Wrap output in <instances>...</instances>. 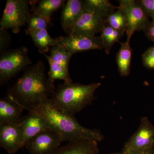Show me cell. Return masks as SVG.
<instances>
[{"mask_svg":"<svg viewBox=\"0 0 154 154\" xmlns=\"http://www.w3.org/2000/svg\"><path fill=\"white\" fill-rule=\"evenodd\" d=\"M105 21V19L97 14L84 8L69 35L80 34L95 36L97 33L102 32Z\"/></svg>","mask_w":154,"mask_h":154,"instance_id":"cell-11","label":"cell"},{"mask_svg":"<svg viewBox=\"0 0 154 154\" xmlns=\"http://www.w3.org/2000/svg\"><path fill=\"white\" fill-rule=\"evenodd\" d=\"M59 44L72 55L77 53L104 48L100 36L80 34H71L56 38Z\"/></svg>","mask_w":154,"mask_h":154,"instance_id":"cell-7","label":"cell"},{"mask_svg":"<svg viewBox=\"0 0 154 154\" xmlns=\"http://www.w3.org/2000/svg\"><path fill=\"white\" fill-rule=\"evenodd\" d=\"M136 2L142 8L147 15L154 20V0H138Z\"/></svg>","mask_w":154,"mask_h":154,"instance_id":"cell-27","label":"cell"},{"mask_svg":"<svg viewBox=\"0 0 154 154\" xmlns=\"http://www.w3.org/2000/svg\"><path fill=\"white\" fill-rule=\"evenodd\" d=\"M25 33L31 36L38 52L42 54L48 52L50 47L59 45L56 38H52L45 29L36 30L28 28L25 30Z\"/></svg>","mask_w":154,"mask_h":154,"instance_id":"cell-16","label":"cell"},{"mask_svg":"<svg viewBox=\"0 0 154 154\" xmlns=\"http://www.w3.org/2000/svg\"><path fill=\"white\" fill-rule=\"evenodd\" d=\"M0 146L11 154L16 153L24 146L23 132L19 123L0 125Z\"/></svg>","mask_w":154,"mask_h":154,"instance_id":"cell-10","label":"cell"},{"mask_svg":"<svg viewBox=\"0 0 154 154\" xmlns=\"http://www.w3.org/2000/svg\"><path fill=\"white\" fill-rule=\"evenodd\" d=\"M50 57L53 60L69 70V64L72 55L62 46L59 45L50 48Z\"/></svg>","mask_w":154,"mask_h":154,"instance_id":"cell-23","label":"cell"},{"mask_svg":"<svg viewBox=\"0 0 154 154\" xmlns=\"http://www.w3.org/2000/svg\"><path fill=\"white\" fill-rule=\"evenodd\" d=\"M24 108L9 96L0 99V125L6 123H19Z\"/></svg>","mask_w":154,"mask_h":154,"instance_id":"cell-14","label":"cell"},{"mask_svg":"<svg viewBox=\"0 0 154 154\" xmlns=\"http://www.w3.org/2000/svg\"><path fill=\"white\" fill-rule=\"evenodd\" d=\"M118 2V8L123 11L126 17L127 39L130 40L135 31L144 30L150 22L149 17L135 0H119Z\"/></svg>","mask_w":154,"mask_h":154,"instance_id":"cell-6","label":"cell"},{"mask_svg":"<svg viewBox=\"0 0 154 154\" xmlns=\"http://www.w3.org/2000/svg\"><path fill=\"white\" fill-rule=\"evenodd\" d=\"M84 9L83 1L68 0L61 15V25L68 35L79 18Z\"/></svg>","mask_w":154,"mask_h":154,"instance_id":"cell-13","label":"cell"},{"mask_svg":"<svg viewBox=\"0 0 154 154\" xmlns=\"http://www.w3.org/2000/svg\"><path fill=\"white\" fill-rule=\"evenodd\" d=\"M154 147V126L147 117H143L137 129L125 144L121 152Z\"/></svg>","mask_w":154,"mask_h":154,"instance_id":"cell-8","label":"cell"},{"mask_svg":"<svg viewBox=\"0 0 154 154\" xmlns=\"http://www.w3.org/2000/svg\"><path fill=\"white\" fill-rule=\"evenodd\" d=\"M105 24L116 30L126 32L127 23L126 17L121 9L118 8L105 19Z\"/></svg>","mask_w":154,"mask_h":154,"instance_id":"cell-22","label":"cell"},{"mask_svg":"<svg viewBox=\"0 0 154 154\" xmlns=\"http://www.w3.org/2000/svg\"><path fill=\"white\" fill-rule=\"evenodd\" d=\"M63 141L62 138L49 128L28 141L25 146L29 154H51Z\"/></svg>","mask_w":154,"mask_h":154,"instance_id":"cell-9","label":"cell"},{"mask_svg":"<svg viewBox=\"0 0 154 154\" xmlns=\"http://www.w3.org/2000/svg\"><path fill=\"white\" fill-rule=\"evenodd\" d=\"M98 143L90 140L69 142L51 154H99Z\"/></svg>","mask_w":154,"mask_h":154,"instance_id":"cell-15","label":"cell"},{"mask_svg":"<svg viewBox=\"0 0 154 154\" xmlns=\"http://www.w3.org/2000/svg\"><path fill=\"white\" fill-rule=\"evenodd\" d=\"M84 8L105 19L118 8L108 0H85Z\"/></svg>","mask_w":154,"mask_h":154,"instance_id":"cell-19","label":"cell"},{"mask_svg":"<svg viewBox=\"0 0 154 154\" xmlns=\"http://www.w3.org/2000/svg\"><path fill=\"white\" fill-rule=\"evenodd\" d=\"M29 5L30 1L28 0H8L0 22V29L10 28L13 33H19L28 22Z\"/></svg>","mask_w":154,"mask_h":154,"instance_id":"cell-5","label":"cell"},{"mask_svg":"<svg viewBox=\"0 0 154 154\" xmlns=\"http://www.w3.org/2000/svg\"><path fill=\"white\" fill-rule=\"evenodd\" d=\"M120 153L121 154H154V147L144 149L125 152H120Z\"/></svg>","mask_w":154,"mask_h":154,"instance_id":"cell-29","label":"cell"},{"mask_svg":"<svg viewBox=\"0 0 154 154\" xmlns=\"http://www.w3.org/2000/svg\"><path fill=\"white\" fill-rule=\"evenodd\" d=\"M65 2L64 0L30 1V5L33 14L51 18L54 12L64 7Z\"/></svg>","mask_w":154,"mask_h":154,"instance_id":"cell-17","label":"cell"},{"mask_svg":"<svg viewBox=\"0 0 154 154\" xmlns=\"http://www.w3.org/2000/svg\"><path fill=\"white\" fill-rule=\"evenodd\" d=\"M32 113L41 116L46 120L50 128L57 134L64 141L69 142L90 140L101 142L104 137L96 129L86 128L80 125L74 116L57 109L50 99L45 101Z\"/></svg>","mask_w":154,"mask_h":154,"instance_id":"cell-2","label":"cell"},{"mask_svg":"<svg viewBox=\"0 0 154 154\" xmlns=\"http://www.w3.org/2000/svg\"><path fill=\"white\" fill-rule=\"evenodd\" d=\"M143 31L147 38L154 42V20L149 22Z\"/></svg>","mask_w":154,"mask_h":154,"instance_id":"cell-28","label":"cell"},{"mask_svg":"<svg viewBox=\"0 0 154 154\" xmlns=\"http://www.w3.org/2000/svg\"><path fill=\"white\" fill-rule=\"evenodd\" d=\"M125 33L124 31L116 30L105 23L100 37L107 54H110L113 45L116 42H119V39L124 36Z\"/></svg>","mask_w":154,"mask_h":154,"instance_id":"cell-20","label":"cell"},{"mask_svg":"<svg viewBox=\"0 0 154 154\" xmlns=\"http://www.w3.org/2000/svg\"><path fill=\"white\" fill-rule=\"evenodd\" d=\"M55 89L46 76L44 63L39 60L24 71L21 78L8 88L7 96L33 112L50 99Z\"/></svg>","mask_w":154,"mask_h":154,"instance_id":"cell-1","label":"cell"},{"mask_svg":"<svg viewBox=\"0 0 154 154\" xmlns=\"http://www.w3.org/2000/svg\"><path fill=\"white\" fill-rule=\"evenodd\" d=\"M46 58L49 63L50 69L48 72V79L52 83H54L56 80H62L64 82L66 83H72L69 70L65 68L60 65L56 63L52 60L50 56L43 54Z\"/></svg>","mask_w":154,"mask_h":154,"instance_id":"cell-21","label":"cell"},{"mask_svg":"<svg viewBox=\"0 0 154 154\" xmlns=\"http://www.w3.org/2000/svg\"><path fill=\"white\" fill-rule=\"evenodd\" d=\"M19 124L23 132L24 146L28 141L50 128L43 117L32 112H29L27 115L22 116Z\"/></svg>","mask_w":154,"mask_h":154,"instance_id":"cell-12","label":"cell"},{"mask_svg":"<svg viewBox=\"0 0 154 154\" xmlns=\"http://www.w3.org/2000/svg\"><path fill=\"white\" fill-rule=\"evenodd\" d=\"M144 66L154 69V45L149 47L142 55Z\"/></svg>","mask_w":154,"mask_h":154,"instance_id":"cell-25","label":"cell"},{"mask_svg":"<svg viewBox=\"0 0 154 154\" xmlns=\"http://www.w3.org/2000/svg\"><path fill=\"white\" fill-rule=\"evenodd\" d=\"M121 154L120 153H112V154Z\"/></svg>","mask_w":154,"mask_h":154,"instance_id":"cell-30","label":"cell"},{"mask_svg":"<svg viewBox=\"0 0 154 154\" xmlns=\"http://www.w3.org/2000/svg\"><path fill=\"white\" fill-rule=\"evenodd\" d=\"M121 47L116 56L118 71L121 77H126L130 73L131 62L133 50L130 45V40L119 42Z\"/></svg>","mask_w":154,"mask_h":154,"instance_id":"cell-18","label":"cell"},{"mask_svg":"<svg viewBox=\"0 0 154 154\" xmlns=\"http://www.w3.org/2000/svg\"><path fill=\"white\" fill-rule=\"evenodd\" d=\"M27 24L28 28L36 30H47L53 25L51 18H46L33 13L30 14Z\"/></svg>","mask_w":154,"mask_h":154,"instance_id":"cell-24","label":"cell"},{"mask_svg":"<svg viewBox=\"0 0 154 154\" xmlns=\"http://www.w3.org/2000/svg\"><path fill=\"white\" fill-rule=\"evenodd\" d=\"M0 85H3L22 71L31 66L32 62L25 46L7 50L1 54Z\"/></svg>","mask_w":154,"mask_h":154,"instance_id":"cell-4","label":"cell"},{"mask_svg":"<svg viewBox=\"0 0 154 154\" xmlns=\"http://www.w3.org/2000/svg\"><path fill=\"white\" fill-rule=\"evenodd\" d=\"M11 41L10 33L6 29H0V53L1 54L8 50Z\"/></svg>","mask_w":154,"mask_h":154,"instance_id":"cell-26","label":"cell"},{"mask_svg":"<svg viewBox=\"0 0 154 154\" xmlns=\"http://www.w3.org/2000/svg\"><path fill=\"white\" fill-rule=\"evenodd\" d=\"M101 85L100 82L89 85L64 82L57 86L50 100L57 110L74 116L91 105Z\"/></svg>","mask_w":154,"mask_h":154,"instance_id":"cell-3","label":"cell"}]
</instances>
